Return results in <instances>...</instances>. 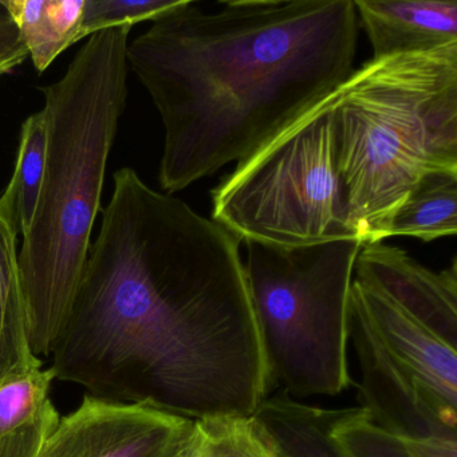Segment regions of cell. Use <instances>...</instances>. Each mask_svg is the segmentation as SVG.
Returning <instances> with one entry per match:
<instances>
[{"instance_id": "1", "label": "cell", "mask_w": 457, "mask_h": 457, "mask_svg": "<svg viewBox=\"0 0 457 457\" xmlns=\"http://www.w3.org/2000/svg\"><path fill=\"white\" fill-rule=\"evenodd\" d=\"M113 183L50 355L55 379L192 420L253 416L272 384L242 239L133 168Z\"/></svg>"}, {"instance_id": "2", "label": "cell", "mask_w": 457, "mask_h": 457, "mask_svg": "<svg viewBox=\"0 0 457 457\" xmlns=\"http://www.w3.org/2000/svg\"><path fill=\"white\" fill-rule=\"evenodd\" d=\"M354 0H229L183 6L128 45L164 125L168 195L250 159L354 69Z\"/></svg>"}, {"instance_id": "3", "label": "cell", "mask_w": 457, "mask_h": 457, "mask_svg": "<svg viewBox=\"0 0 457 457\" xmlns=\"http://www.w3.org/2000/svg\"><path fill=\"white\" fill-rule=\"evenodd\" d=\"M130 26L87 38L62 79L46 87V164L20 253L29 342L49 357L87 266L109 154L128 100Z\"/></svg>"}, {"instance_id": "4", "label": "cell", "mask_w": 457, "mask_h": 457, "mask_svg": "<svg viewBox=\"0 0 457 457\" xmlns=\"http://www.w3.org/2000/svg\"><path fill=\"white\" fill-rule=\"evenodd\" d=\"M337 167L350 227L381 242L428 175H457V45L370 60L336 90Z\"/></svg>"}, {"instance_id": "5", "label": "cell", "mask_w": 457, "mask_h": 457, "mask_svg": "<svg viewBox=\"0 0 457 457\" xmlns=\"http://www.w3.org/2000/svg\"><path fill=\"white\" fill-rule=\"evenodd\" d=\"M245 275L272 389L294 398L338 395L349 370V296L363 243L283 248L245 242Z\"/></svg>"}, {"instance_id": "6", "label": "cell", "mask_w": 457, "mask_h": 457, "mask_svg": "<svg viewBox=\"0 0 457 457\" xmlns=\"http://www.w3.org/2000/svg\"><path fill=\"white\" fill-rule=\"evenodd\" d=\"M336 92L211 191L212 220L242 242L296 248L358 239L337 167Z\"/></svg>"}, {"instance_id": "7", "label": "cell", "mask_w": 457, "mask_h": 457, "mask_svg": "<svg viewBox=\"0 0 457 457\" xmlns=\"http://www.w3.org/2000/svg\"><path fill=\"white\" fill-rule=\"evenodd\" d=\"M195 420L87 395L58 421L38 457H195Z\"/></svg>"}, {"instance_id": "8", "label": "cell", "mask_w": 457, "mask_h": 457, "mask_svg": "<svg viewBox=\"0 0 457 457\" xmlns=\"http://www.w3.org/2000/svg\"><path fill=\"white\" fill-rule=\"evenodd\" d=\"M350 339L361 368L360 408L374 424L406 437L457 438V406L403 373L362 312L349 302Z\"/></svg>"}, {"instance_id": "9", "label": "cell", "mask_w": 457, "mask_h": 457, "mask_svg": "<svg viewBox=\"0 0 457 457\" xmlns=\"http://www.w3.org/2000/svg\"><path fill=\"white\" fill-rule=\"evenodd\" d=\"M349 302L362 312L398 368L457 406V347L438 338L381 288L354 274Z\"/></svg>"}, {"instance_id": "10", "label": "cell", "mask_w": 457, "mask_h": 457, "mask_svg": "<svg viewBox=\"0 0 457 457\" xmlns=\"http://www.w3.org/2000/svg\"><path fill=\"white\" fill-rule=\"evenodd\" d=\"M353 274L381 288L438 338L457 347L456 256L436 272L401 248L369 243L361 248Z\"/></svg>"}, {"instance_id": "11", "label": "cell", "mask_w": 457, "mask_h": 457, "mask_svg": "<svg viewBox=\"0 0 457 457\" xmlns=\"http://www.w3.org/2000/svg\"><path fill=\"white\" fill-rule=\"evenodd\" d=\"M371 60L457 45L456 0H354Z\"/></svg>"}, {"instance_id": "12", "label": "cell", "mask_w": 457, "mask_h": 457, "mask_svg": "<svg viewBox=\"0 0 457 457\" xmlns=\"http://www.w3.org/2000/svg\"><path fill=\"white\" fill-rule=\"evenodd\" d=\"M17 227L0 203V379L44 366L31 352Z\"/></svg>"}, {"instance_id": "13", "label": "cell", "mask_w": 457, "mask_h": 457, "mask_svg": "<svg viewBox=\"0 0 457 457\" xmlns=\"http://www.w3.org/2000/svg\"><path fill=\"white\" fill-rule=\"evenodd\" d=\"M331 413L333 409L280 392L267 397L253 416L280 457H345L331 438Z\"/></svg>"}, {"instance_id": "14", "label": "cell", "mask_w": 457, "mask_h": 457, "mask_svg": "<svg viewBox=\"0 0 457 457\" xmlns=\"http://www.w3.org/2000/svg\"><path fill=\"white\" fill-rule=\"evenodd\" d=\"M2 4L41 73L65 50L85 39V0H2Z\"/></svg>"}, {"instance_id": "15", "label": "cell", "mask_w": 457, "mask_h": 457, "mask_svg": "<svg viewBox=\"0 0 457 457\" xmlns=\"http://www.w3.org/2000/svg\"><path fill=\"white\" fill-rule=\"evenodd\" d=\"M330 435L345 457H457V438L395 435L360 406L333 409Z\"/></svg>"}, {"instance_id": "16", "label": "cell", "mask_w": 457, "mask_h": 457, "mask_svg": "<svg viewBox=\"0 0 457 457\" xmlns=\"http://www.w3.org/2000/svg\"><path fill=\"white\" fill-rule=\"evenodd\" d=\"M457 234V175L425 176L395 208L381 235L432 242Z\"/></svg>"}, {"instance_id": "17", "label": "cell", "mask_w": 457, "mask_h": 457, "mask_svg": "<svg viewBox=\"0 0 457 457\" xmlns=\"http://www.w3.org/2000/svg\"><path fill=\"white\" fill-rule=\"evenodd\" d=\"M47 128L44 112L28 117L21 130L17 165L0 203L18 232L28 234L36 215L46 164Z\"/></svg>"}, {"instance_id": "18", "label": "cell", "mask_w": 457, "mask_h": 457, "mask_svg": "<svg viewBox=\"0 0 457 457\" xmlns=\"http://www.w3.org/2000/svg\"><path fill=\"white\" fill-rule=\"evenodd\" d=\"M195 422V457H280L253 416H212Z\"/></svg>"}, {"instance_id": "19", "label": "cell", "mask_w": 457, "mask_h": 457, "mask_svg": "<svg viewBox=\"0 0 457 457\" xmlns=\"http://www.w3.org/2000/svg\"><path fill=\"white\" fill-rule=\"evenodd\" d=\"M54 379V371L44 366L0 379V438L20 429L44 411Z\"/></svg>"}, {"instance_id": "20", "label": "cell", "mask_w": 457, "mask_h": 457, "mask_svg": "<svg viewBox=\"0 0 457 457\" xmlns=\"http://www.w3.org/2000/svg\"><path fill=\"white\" fill-rule=\"evenodd\" d=\"M186 0H85L84 31L89 38L97 31L159 20L183 6Z\"/></svg>"}, {"instance_id": "21", "label": "cell", "mask_w": 457, "mask_h": 457, "mask_svg": "<svg viewBox=\"0 0 457 457\" xmlns=\"http://www.w3.org/2000/svg\"><path fill=\"white\" fill-rule=\"evenodd\" d=\"M52 401L44 411L15 432L0 438V457H38L45 441L60 421Z\"/></svg>"}, {"instance_id": "22", "label": "cell", "mask_w": 457, "mask_h": 457, "mask_svg": "<svg viewBox=\"0 0 457 457\" xmlns=\"http://www.w3.org/2000/svg\"><path fill=\"white\" fill-rule=\"evenodd\" d=\"M29 57L28 46L21 38L14 21L0 0V79L12 73Z\"/></svg>"}]
</instances>
